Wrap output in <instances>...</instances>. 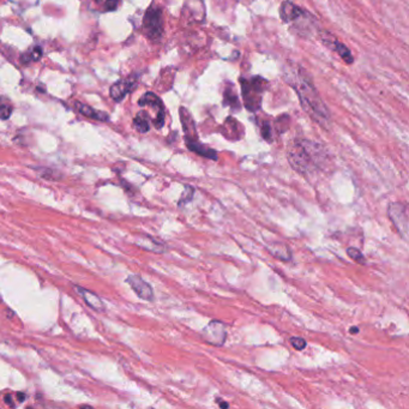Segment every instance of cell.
<instances>
[{"instance_id":"19","label":"cell","mask_w":409,"mask_h":409,"mask_svg":"<svg viewBox=\"0 0 409 409\" xmlns=\"http://www.w3.org/2000/svg\"><path fill=\"white\" fill-rule=\"evenodd\" d=\"M347 255L350 256L351 260L355 261L356 263L362 264V265H364V264H366V258H365L364 253H362L360 250L355 249V247H348Z\"/></svg>"},{"instance_id":"26","label":"cell","mask_w":409,"mask_h":409,"mask_svg":"<svg viewBox=\"0 0 409 409\" xmlns=\"http://www.w3.org/2000/svg\"><path fill=\"white\" fill-rule=\"evenodd\" d=\"M17 397H18V401H20V402H23V401H26V394H24V392H18Z\"/></svg>"},{"instance_id":"4","label":"cell","mask_w":409,"mask_h":409,"mask_svg":"<svg viewBox=\"0 0 409 409\" xmlns=\"http://www.w3.org/2000/svg\"><path fill=\"white\" fill-rule=\"evenodd\" d=\"M143 28L150 40L159 41L163 34L162 11L157 7H150L144 16Z\"/></svg>"},{"instance_id":"11","label":"cell","mask_w":409,"mask_h":409,"mask_svg":"<svg viewBox=\"0 0 409 409\" xmlns=\"http://www.w3.org/2000/svg\"><path fill=\"white\" fill-rule=\"evenodd\" d=\"M76 291H77L78 295L81 296L82 299L86 301V304L88 305L90 309L97 311V312H103L105 311V305H103V301L97 294L92 293L91 291L86 290L83 287H76Z\"/></svg>"},{"instance_id":"10","label":"cell","mask_w":409,"mask_h":409,"mask_svg":"<svg viewBox=\"0 0 409 409\" xmlns=\"http://www.w3.org/2000/svg\"><path fill=\"white\" fill-rule=\"evenodd\" d=\"M304 13V10L300 9L299 6H296V5L294 4V2L288 1V0H286V1H283L282 4H281L280 17L285 23H291V22L296 21L298 18L302 17Z\"/></svg>"},{"instance_id":"12","label":"cell","mask_w":409,"mask_h":409,"mask_svg":"<svg viewBox=\"0 0 409 409\" xmlns=\"http://www.w3.org/2000/svg\"><path fill=\"white\" fill-rule=\"evenodd\" d=\"M136 244H137L141 249L151 251V252L155 253H163L166 251L165 245H163L162 242L157 241V240H155L154 238L148 235L138 236V238L136 239Z\"/></svg>"},{"instance_id":"27","label":"cell","mask_w":409,"mask_h":409,"mask_svg":"<svg viewBox=\"0 0 409 409\" xmlns=\"http://www.w3.org/2000/svg\"><path fill=\"white\" fill-rule=\"evenodd\" d=\"M5 402L9 403V405L10 403H12V397H11L10 395H6V396H5Z\"/></svg>"},{"instance_id":"5","label":"cell","mask_w":409,"mask_h":409,"mask_svg":"<svg viewBox=\"0 0 409 409\" xmlns=\"http://www.w3.org/2000/svg\"><path fill=\"white\" fill-rule=\"evenodd\" d=\"M388 216L392 225L396 227L397 232L403 239L407 240L408 238V210L406 204L401 202H394L389 204L388 208Z\"/></svg>"},{"instance_id":"7","label":"cell","mask_w":409,"mask_h":409,"mask_svg":"<svg viewBox=\"0 0 409 409\" xmlns=\"http://www.w3.org/2000/svg\"><path fill=\"white\" fill-rule=\"evenodd\" d=\"M140 106H150V107L155 108L157 111L156 118L154 119V125L156 129H161L165 124V108H163L162 101L157 95H155L154 92H146L143 96L141 97V100L138 101Z\"/></svg>"},{"instance_id":"1","label":"cell","mask_w":409,"mask_h":409,"mask_svg":"<svg viewBox=\"0 0 409 409\" xmlns=\"http://www.w3.org/2000/svg\"><path fill=\"white\" fill-rule=\"evenodd\" d=\"M287 81L295 89L305 112L310 114L311 118L315 119V121L318 122L321 127H328L330 124L329 111L316 90L309 73L301 67H299L298 70L293 69Z\"/></svg>"},{"instance_id":"2","label":"cell","mask_w":409,"mask_h":409,"mask_svg":"<svg viewBox=\"0 0 409 409\" xmlns=\"http://www.w3.org/2000/svg\"><path fill=\"white\" fill-rule=\"evenodd\" d=\"M288 162L301 175H309L323 168L326 160L325 150L321 144L307 140L294 141L288 149Z\"/></svg>"},{"instance_id":"24","label":"cell","mask_w":409,"mask_h":409,"mask_svg":"<svg viewBox=\"0 0 409 409\" xmlns=\"http://www.w3.org/2000/svg\"><path fill=\"white\" fill-rule=\"evenodd\" d=\"M11 112H12V110H11L10 106L0 105V119H2V120L9 119L11 116Z\"/></svg>"},{"instance_id":"25","label":"cell","mask_w":409,"mask_h":409,"mask_svg":"<svg viewBox=\"0 0 409 409\" xmlns=\"http://www.w3.org/2000/svg\"><path fill=\"white\" fill-rule=\"evenodd\" d=\"M118 6V1L117 0H107L106 1V9L108 11H114Z\"/></svg>"},{"instance_id":"6","label":"cell","mask_w":409,"mask_h":409,"mask_svg":"<svg viewBox=\"0 0 409 409\" xmlns=\"http://www.w3.org/2000/svg\"><path fill=\"white\" fill-rule=\"evenodd\" d=\"M202 339L211 346L220 347L227 339V331L222 321H211L201 332Z\"/></svg>"},{"instance_id":"15","label":"cell","mask_w":409,"mask_h":409,"mask_svg":"<svg viewBox=\"0 0 409 409\" xmlns=\"http://www.w3.org/2000/svg\"><path fill=\"white\" fill-rule=\"evenodd\" d=\"M269 252L271 253L274 257L279 258L281 261H291L292 260V253L291 250L288 249V246L286 244H281V242H274L272 245H268Z\"/></svg>"},{"instance_id":"3","label":"cell","mask_w":409,"mask_h":409,"mask_svg":"<svg viewBox=\"0 0 409 409\" xmlns=\"http://www.w3.org/2000/svg\"><path fill=\"white\" fill-rule=\"evenodd\" d=\"M241 91L246 108L251 112H256L261 108L262 95L266 89V81L262 77H253L247 81L241 78Z\"/></svg>"},{"instance_id":"22","label":"cell","mask_w":409,"mask_h":409,"mask_svg":"<svg viewBox=\"0 0 409 409\" xmlns=\"http://www.w3.org/2000/svg\"><path fill=\"white\" fill-rule=\"evenodd\" d=\"M261 130H262V136H263L264 140L268 141V142H271V140H272V127H271V125H270V122L269 121L263 122Z\"/></svg>"},{"instance_id":"16","label":"cell","mask_w":409,"mask_h":409,"mask_svg":"<svg viewBox=\"0 0 409 409\" xmlns=\"http://www.w3.org/2000/svg\"><path fill=\"white\" fill-rule=\"evenodd\" d=\"M76 106H77V110L80 111L83 116L88 117V118L101 120V121H106V120H108L107 113H103V112H100V111H95V110H92L91 107H89V106L82 105V103L80 102L76 103Z\"/></svg>"},{"instance_id":"18","label":"cell","mask_w":409,"mask_h":409,"mask_svg":"<svg viewBox=\"0 0 409 409\" xmlns=\"http://www.w3.org/2000/svg\"><path fill=\"white\" fill-rule=\"evenodd\" d=\"M41 57H42V48L35 47L34 50L24 53L23 56H22L21 60H22V62L27 64V62H30V61H37V60L41 59Z\"/></svg>"},{"instance_id":"13","label":"cell","mask_w":409,"mask_h":409,"mask_svg":"<svg viewBox=\"0 0 409 409\" xmlns=\"http://www.w3.org/2000/svg\"><path fill=\"white\" fill-rule=\"evenodd\" d=\"M133 86H135V83L131 80L117 82L111 88L112 99L116 101H121L126 96V94H129L131 90H132Z\"/></svg>"},{"instance_id":"29","label":"cell","mask_w":409,"mask_h":409,"mask_svg":"<svg viewBox=\"0 0 409 409\" xmlns=\"http://www.w3.org/2000/svg\"><path fill=\"white\" fill-rule=\"evenodd\" d=\"M220 407H221V408H228V407H230V405H228V403H223V402H221V403H220Z\"/></svg>"},{"instance_id":"14","label":"cell","mask_w":409,"mask_h":409,"mask_svg":"<svg viewBox=\"0 0 409 409\" xmlns=\"http://www.w3.org/2000/svg\"><path fill=\"white\" fill-rule=\"evenodd\" d=\"M186 146L191 151L196 152V154L201 155L203 157H208L211 160H217V154L215 150L208 148V146L201 144L197 140L195 141H186Z\"/></svg>"},{"instance_id":"9","label":"cell","mask_w":409,"mask_h":409,"mask_svg":"<svg viewBox=\"0 0 409 409\" xmlns=\"http://www.w3.org/2000/svg\"><path fill=\"white\" fill-rule=\"evenodd\" d=\"M126 282L131 287V290L137 294L138 298L146 300V301H152L154 300V290L141 276H138V275H130L126 279Z\"/></svg>"},{"instance_id":"28","label":"cell","mask_w":409,"mask_h":409,"mask_svg":"<svg viewBox=\"0 0 409 409\" xmlns=\"http://www.w3.org/2000/svg\"><path fill=\"white\" fill-rule=\"evenodd\" d=\"M350 331H351V334H358L359 328H356V326H355V328H351Z\"/></svg>"},{"instance_id":"17","label":"cell","mask_w":409,"mask_h":409,"mask_svg":"<svg viewBox=\"0 0 409 409\" xmlns=\"http://www.w3.org/2000/svg\"><path fill=\"white\" fill-rule=\"evenodd\" d=\"M133 125L137 129L138 132L146 133L148 132L150 129V122H149V117L146 112H140L137 114L135 119H133Z\"/></svg>"},{"instance_id":"21","label":"cell","mask_w":409,"mask_h":409,"mask_svg":"<svg viewBox=\"0 0 409 409\" xmlns=\"http://www.w3.org/2000/svg\"><path fill=\"white\" fill-rule=\"evenodd\" d=\"M225 105H228V106H232V107L234 108H238L239 106V102H238V97H236V95L234 94L233 91H232V89H226L225 91Z\"/></svg>"},{"instance_id":"20","label":"cell","mask_w":409,"mask_h":409,"mask_svg":"<svg viewBox=\"0 0 409 409\" xmlns=\"http://www.w3.org/2000/svg\"><path fill=\"white\" fill-rule=\"evenodd\" d=\"M193 195H195V189H193L192 186H190V185H186V186H185L184 193H182L181 198H180L178 205L179 206H184L185 204L189 203V202L192 201Z\"/></svg>"},{"instance_id":"8","label":"cell","mask_w":409,"mask_h":409,"mask_svg":"<svg viewBox=\"0 0 409 409\" xmlns=\"http://www.w3.org/2000/svg\"><path fill=\"white\" fill-rule=\"evenodd\" d=\"M321 42H323L324 45L326 46V47L331 48L332 51L336 52V53L339 54L341 58L345 60L347 64H351V62L354 61L353 56H351V51L348 50V48L346 47L343 43L339 42V41H337V39L334 36V35H331L330 32L325 31V30H323V31L321 32Z\"/></svg>"},{"instance_id":"23","label":"cell","mask_w":409,"mask_h":409,"mask_svg":"<svg viewBox=\"0 0 409 409\" xmlns=\"http://www.w3.org/2000/svg\"><path fill=\"white\" fill-rule=\"evenodd\" d=\"M291 345L293 346L296 351H302L306 347L307 343L302 337H291Z\"/></svg>"}]
</instances>
